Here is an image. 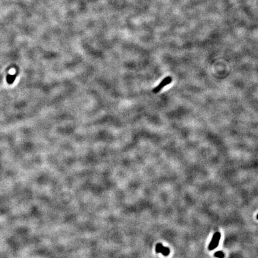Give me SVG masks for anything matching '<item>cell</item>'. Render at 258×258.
Returning <instances> with one entry per match:
<instances>
[{
    "mask_svg": "<svg viewBox=\"0 0 258 258\" xmlns=\"http://www.w3.org/2000/svg\"><path fill=\"white\" fill-rule=\"evenodd\" d=\"M214 256L216 257H218V258H224L225 257V254L222 251H218V252H215L214 254Z\"/></svg>",
    "mask_w": 258,
    "mask_h": 258,
    "instance_id": "5",
    "label": "cell"
},
{
    "mask_svg": "<svg viewBox=\"0 0 258 258\" xmlns=\"http://www.w3.org/2000/svg\"><path fill=\"white\" fill-rule=\"evenodd\" d=\"M256 218H257V219H258V214H257V216H256Z\"/></svg>",
    "mask_w": 258,
    "mask_h": 258,
    "instance_id": "6",
    "label": "cell"
},
{
    "mask_svg": "<svg viewBox=\"0 0 258 258\" xmlns=\"http://www.w3.org/2000/svg\"><path fill=\"white\" fill-rule=\"evenodd\" d=\"M172 81V78L170 76L166 77L161 81L160 83L157 87H156L152 90V92L155 93H157L160 92L161 90L163 89L165 86L170 84Z\"/></svg>",
    "mask_w": 258,
    "mask_h": 258,
    "instance_id": "2",
    "label": "cell"
},
{
    "mask_svg": "<svg viewBox=\"0 0 258 258\" xmlns=\"http://www.w3.org/2000/svg\"><path fill=\"white\" fill-rule=\"evenodd\" d=\"M221 237V234L219 232H216L214 234L212 237V241L209 245L208 249L209 250H213L218 246Z\"/></svg>",
    "mask_w": 258,
    "mask_h": 258,
    "instance_id": "1",
    "label": "cell"
},
{
    "mask_svg": "<svg viewBox=\"0 0 258 258\" xmlns=\"http://www.w3.org/2000/svg\"><path fill=\"white\" fill-rule=\"evenodd\" d=\"M156 251L157 253H162L165 256H167L169 255L170 252V250L169 247L163 246L161 243H158L156 245Z\"/></svg>",
    "mask_w": 258,
    "mask_h": 258,
    "instance_id": "3",
    "label": "cell"
},
{
    "mask_svg": "<svg viewBox=\"0 0 258 258\" xmlns=\"http://www.w3.org/2000/svg\"><path fill=\"white\" fill-rule=\"evenodd\" d=\"M16 75H8L7 76V81L8 82V84H12L13 82H14V81L16 79Z\"/></svg>",
    "mask_w": 258,
    "mask_h": 258,
    "instance_id": "4",
    "label": "cell"
}]
</instances>
